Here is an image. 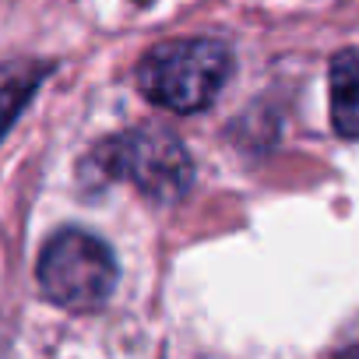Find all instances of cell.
Segmentation results:
<instances>
[{
	"mask_svg": "<svg viewBox=\"0 0 359 359\" xmlns=\"http://www.w3.org/2000/svg\"><path fill=\"white\" fill-rule=\"evenodd\" d=\"M334 359H359V320L348 327V334H345V341L338 345Z\"/></svg>",
	"mask_w": 359,
	"mask_h": 359,
	"instance_id": "6",
	"label": "cell"
},
{
	"mask_svg": "<svg viewBox=\"0 0 359 359\" xmlns=\"http://www.w3.org/2000/svg\"><path fill=\"white\" fill-rule=\"evenodd\" d=\"M229 78H233V50L212 36L158 43L137 64L141 95L172 113L208 109Z\"/></svg>",
	"mask_w": 359,
	"mask_h": 359,
	"instance_id": "1",
	"label": "cell"
},
{
	"mask_svg": "<svg viewBox=\"0 0 359 359\" xmlns=\"http://www.w3.org/2000/svg\"><path fill=\"white\" fill-rule=\"evenodd\" d=\"M88 169L102 172L106 180H123L144 198L162 205L180 201L194 184L191 151L176 134L162 127H137L113 134L92 151Z\"/></svg>",
	"mask_w": 359,
	"mask_h": 359,
	"instance_id": "2",
	"label": "cell"
},
{
	"mask_svg": "<svg viewBox=\"0 0 359 359\" xmlns=\"http://www.w3.org/2000/svg\"><path fill=\"white\" fill-rule=\"evenodd\" d=\"M331 127L345 141H359V50H341L327 71Z\"/></svg>",
	"mask_w": 359,
	"mask_h": 359,
	"instance_id": "4",
	"label": "cell"
},
{
	"mask_svg": "<svg viewBox=\"0 0 359 359\" xmlns=\"http://www.w3.org/2000/svg\"><path fill=\"white\" fill-rule=\"evenodd\" d=\"M137 4H151V0H137Z\"/></svg>",
	"mask_w": 359,
	"mask_h": 359,
	"instance_id": "7",
	"label": "cell"
},
{
	"mask_svg": "<svg viewBox=\"0 0 359 359\" xmlns=\"http://www.w3.org/2000/svg\"><path fill=\"white\" fill-rule=\"evenodd\" d=\"M50 74V64H22L18 71L0 78V141L15 127V120L22 116V109L32 102L36 88L43 85V78Z\"/></svg>",
	"mask_w": 359,
	"mask_h": 359,
	"instance_id": "5",
	"label": "cell"
},
{
	"mask_svg": "<svg viewBox=\"0 0 359 359\" xmlns=\"http://www.w3.org/2000/svg\"><path fill=\"white\" fill-rule=\"evenodd\" d=\"M36 278L50 303L71 313H95L116 289V257L95 233L67 226L46 240Z\"/></svg>",
	"mask_w": 359,
	"mask_h": 359,
	"instance_id": "3",
	"label": "cell"
}]
</instances>
